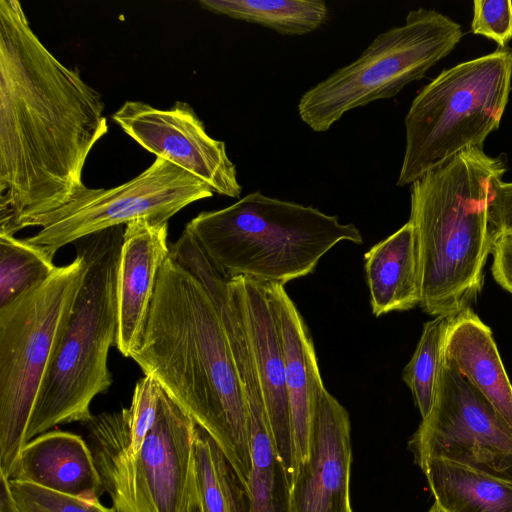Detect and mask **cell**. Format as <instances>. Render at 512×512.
I'll use <instances>...</instances> for the list:
<instances>
[{
    "label": "cell",
    "instance_id": "obj_31",
    "mask_svg": "<svg viewBox=\"0 0 512 512\" xmlns=\"http://www.w3.org/2000/svg\"><path fill=\"white\" fill-rule=\"evenodd\" d=\"M0 512H18L15 506L8 478L0 473Z\"/></svg>",
    "mask_w": 512,
    "mask_h": 512
},
{
    "label": "cell",
    "instance_id": "obj_23",
    "mask_svg": "<svg viewBox=\"0 0 512 512\" xmlns=\"http://www.w3.org/2000/svg\"><path fill=\"white\" fill-rule=\"evenodd\" d=\"M194 454L203 512H248V490L217 443L196 426Z\"/></svg>",
    "mask_w": 512,
    "mask_h": 512
},
{
    "label": "cell",
    "instance_id": "obj_21",
    "mask_svg": "<svg viewBox=\"0 0 512 512\" xmlns=\"http://www.w3.org/2000/svg\"><path fill=\"white\" fill-rule=\"evenodd\" d=\"M203 9L258 24L283 35H304L328 17L323 0H200Z\"/></svg>",
    "mask_w": 512,
    "mask_h": 512
},
{
    "label": "cell",
    "instance_id": "obj_27",
    "mask_svg": "<svg viewBox=\"0 0 512 512\" xmlns=\"http://www.w3.org/2000/svg\"><path fill=\"white\" fill-rule=\"evenodd\" d=\"M161 397V386L149 375H144L135 385L132 403L128 408L129 436L127 449L131 454L140 448L153 426Z\"/></svg>",
    "mask_w": 512,
    "mask_h": 512
},
{
    "label": "cell",
    "instance_id": "obj_29",
    "mask_svg": "<svg viewBox=\"0 0 512 512\" xmlns=\"http://www.w3.org/2000/svg\"><path fill=\"white\" fill-rule=\"evenodd\" d=\"M491 253L492 275L495 281L512 295V232L496 231Z\"/></svg>",
    "mask_w": 512,
    "mask_h": 512
},
{
    "label": "cell",
    "instance_id": "obj_14",
    "mask_svg": "<svg viewBox=\"0 0 512 512\" xmlns=\"http://www.w3.org/2000/svg\"><path fill=\"white\" fill-rule=\"evenodd\" d=\"M229 286L249 339L275 450L289 488L294 478V446L285 362L279 330L263 282L235 277Z\"/></svg>",
    "mask_w": 512,
    "mask_h": 512
},
{
    "label": "cell",
    "instance_id": "obj_25",
    "mask_svg": "<svg viewBox=\"0 0 512 512\" xmlns=\"http://www.w3.org/2000/svg\"><path fill=\"white\" fill-rule=\"evenodd\" d=\"M454 316H436L424 324L416 349L402 371V379L409 387L422 419L429 415L434 404L444 343Z\"/></svg>",
    "mask_w": 512,
    "mask_h": 512
},
{
    "label": "cell",
    "instance_id": "obj_7",
    "mask_svg": "<svg viewBox=\"0 0 512 512\" xmlns=\"http://www.w3.org/2000/svg\"><path fill=\"white\" fill-rule=\"evenodd\" d=\"M512 50L505 47L443 70L406 114L397 186L411 185L458 153L483 147L501 122L512 89Z\"/></svg>",
    "mask_w": 512,
    "mask_h": 512
},
{
    "label": "cell",
    "instance_id": "obj_10",
    "mask_svg": "<svg viewBox=\"0 0 512 512\" xmlns=\"http://www.w3.org/2000/svg\"><path fill=\"white\" fill-rule=\"evenodd\" d=\"M202 180L161 158L142 173L110 189L85 187L74 199L28 227L41 229L26 240L51 254L79 239L140 219L165 223L189 204L209 198Z\"/></svg>",
    "mask_w": 512,
    "mask_h": 512
},
{
    "label": "cell",
    "instance_id": "obj_13",
    "mask_svg": "<svg viewBox=\"0 0 512 512\" xmlns=\"http://www.w3.org/2000/svg\"><path fill=\"white\" fill-rule=\"evenodd\" d=\"M351 461L348 412L323 387L314 409L308 458L289 488L290 512H352Z\"/></svg>",
    "mask_w": 512,
    "mask_h": 512
},
{
    "label": "cell",
    "instance_id": "obj_32",
    "mask_svg": "<svg viewBox=\"0 0 512 512\" xmlns=\"http://www.w3.org/2000/svg\"><path fill=\"white\" fill-rule=\"evenodd\" d=\"M428 512H444L437 504H433Z\"/></svg>",
    "mask_w": 512,
    "mask_h": 512
},
{
    "label": "cell",
    "instance_id": "obj_19",
    "mask_svg": "<svg viewBox=\"0 0 512 512\" xmlns=\"http://www.w3.org/2000/svg\"><path fill=\"white\" fill-rule=\"evenodd\" d=\"M364 260L370 305L375 317L419 305L418 250L411 222L372 246Z\"/></svg>",
    "mask_w": 512,
    "mask_h": 512
},
{
    "label": "cell",
    "instance_id": "obj_12",
    "mask_svg": "<svg viewBox=\"0 0 512 512\" xmlns=\"http://www.w3.org/2000/svg\"><path fill=\"white\" fill-rule=\"evenodd\" d=\"M112 119L140 146L206 183L217 194L239 198L242 187L223 141L212 138L186 102L157 109L126 101Z\"/></svg>",
    "mask_w": 512,
    "mask_h": 512
},
{
    "label": "cell",
    "instance_id": "obj_15",
    "mask_svg": "<svg viewBox=\"0 0 512 512\" xmlns=\"http://www.w3.org/2000/svg\"><path fill=\"white\" fill-rule=\"evenodd\" d=\"M170 255L168 222L125 225L118 269L116 348L130 358L140 347L160 270Z\"/></svg>",
    "mask_w": 512,
    "mask_h": 512
},
{
    "label": "cell",
    "instance_id": "obj_9",
    "mask_svg": "<svg viewBox=\"0 0 512 512\" xmlns=\"http://www.w3.org/2000/svg\"><path fill=\"white\" fill-rule=\"evenodd\" d=\"M463 36L458 23L418 8L405 23L375 37L359 57L308 89L297 106L314 132H325L352 109L396 96L446 57Z\"/></svg>",
    "mask_w": 512,
    "mask_h": 512
},
{
    "label": "cell",
    "instance_id": "obj_22",
    "mask_svg": "<svg viewBox=\"0 0 512 512\" xmlns=\"http://www.w3.org/2000/svg\"><path fill=\"white\" fill-rule=\"evenodd\" d=\"M251 475L248 512H290L289 484L264 408L249 410Z\"/></svg>",
    "mask_w": 512,
    "mask_h": 512
},
{
    "label": "cell",
    "instance_id": "obj_26",
    "mask_svg": "<svg viewBox=\"0 0 512 512\" xmlns=\"http://www.w3.org/2000/svg\"><path fill=\"white\" fill-rule=\"evenodd\" d=\"M8 482L18 512H113L99 499H83L28 482Z\"/></svg>",
    "mask_w": 512,
    "mask_h": 512
},
{
    "label": "cell",
    "instance_id": "obj_2",
    "mask_svg": "<svg viewBox=\"0 0 512 512\" xmlns=\"http://www.w3.org/2000/svg\"><path fill=\"white\" fill-rule=\"evenodd\" d=\"M130 358L212 437L247 488L249 415L232 350L207 289L171 254Z\"/></svg>",
    "mask_w": 512,
    "mask_h": 512
},
{
    "label": "cell",
    "instance_id": "obj_8",
    "mask_svg": "<svg viewBox=\"0 0 512 512\" xmlns=\"http://www.w3.org/2000/svg\"><path fill=\"white\" fill-rule=\"evenodd\" d=\"M86 272L76 251L71 263L0 308V473L7 478Z\"/></svg>",
    "mask_w": 512,
    "mask_h": 512
},
{
    "label": "cell",
    "instance_id": "obj_1",
    "mask_svg": "<svg viewBox=\"0 0 512 512\" xmlns=\"http://www.w3.org/2000/svg\"><path fill=\"white\" fill-rule=\"evenodd\" d=\"M104 102L33 32L21 4L0 1V235H14L81 192L108 130Z\"/></svg>",
    "mask_w": 512,
    "mask_h": 512
},
{
    "label": "cell",
    "instance_id": "obj_16",
    "mask_svg": "<svg viewBox=\"0 0 512 512\" xmlns=\"http://www.w3.org/2000/svg\"><path fill=\"white\" fill-rule=\"evenodd\" d=\"M263 283L283 349L294 446V480L309 455L314 409L319 392L325 386L312 337L295 303L284 285Z\"/></svg>",
    "mask_w": 512,
    "mask_h": 512
},
{
    "label": "cell",
    "instance_id": "obj_28",
    "mask_svg": "<svg viewBox=\"0 0 512 512\" xmlns=\"http://www.w3.org/2000/svg\"><path fill=\"white\" fill-rule=\"evenodd\" d=\"M472 33L495 41L505 48L512 40V1L475 0Z\"/></svg>",
    "mask_w": 512,
    "mask_h": 512
},
{
    "label": "cell",
    "instance_id": "obj_18",
    "mask_svg": "<svg viewBox=\"0 0 512 512\" xmlns=\"http://www.w3.org/2000/svg\"><path fill=\"white\" fill-rule=\"evenodd\" d=\"M443 354L512 430V384L491 329L470 307L452 319Z\"/></svg>",
    "mask_w": 512,
    "mask_h": 512
},
{
    "label": "cell",
    "instance_id": "obj_17",
    "mask_svg": "<svg viewBox=\"0 0 512 512\" xmlns=\"http://www.w3.org/2000/svg\"><path fill=\"white\" fill-rule=\"evenodd\" d=\"M8 479L88 500L104 493L88 443L62 430L47 431L28 441Z\"/></svg>",
    "mask_w": 512,
    "mask_h": 512
},
{
    "label": "cell",
    "instance_id": "obj_24",
    "mask_svg": "<svg viewBox=\"0 0 512 512\" xmlns=\"http://www.w3.org/2000/svg\"><path fill=\"white\" fill-rule=\"evenodd\" d=\"M54 256L26 239L0 235V308L46 281L57 268Z\"/></svg>",
    "mask_w": 512,
    "mask_h": 512
},
{
    "label": "cell",
    "instance_id": "obj_20",
    "mask_svg": "<svg viewBox=\"0 0 512 512\" xmlns=\"http://www.w3.org/2000/svg\"><path fill=\"white\" fill-rule=\"evenodd\" d=\"M417 465L444 512H512L511 482L443 457Z\"/></svg>",
    "mask_w": 512,
    "mask_h": 512
},
{
    "label": "cell",
    "instance_id": "obj_3",
    "mask_svg": "<svg viewBox=\"0 0 512 512\" xmlns=\"http://www.w3.org/2000/svg\"><path fill=\"white\" fill-rule=\"evenodd\" d=\"M505 172L501 157L472 147L410 185L419 306L427 314H456L481 290L495 233L491 208Z\"/></svg>",
    "mask_w": 512,
    "mask_h": 512
},
{
    "label": "cell",
    "instance_id": "obj_30",
    "mask_svg": "<svg viewBox=\"0 0 512 512\" xmlns=\"http://www.w3.org/2000/svg\"><path fill=\"white\" fill-rule=\"evenodd\" d=\"M492 223L496 231L512 232V182L498 185L491 208Z\"/></svg>",
    "mask_w": 512,
    "mask_h": 512
},
{
    "label": "cell",
    "instance_id": "obj_6",
    "mask_svg": "<svg viewBox=\"0 0 512 512\" xmlns=\"http://www.w3.org/2000/svg\"><path fill=\"white\" fill-rule=\"evenodd\" d=\"M88 445L113 512H203L197 484V424L161 388L155 422L141 448L127 449L128 408L87 423Z\"/></svg>",
    "mask_w": 512,
    "mask_h": 512
},
{
    "label": "cell",
    "instance_id": "obj_5",
    "mask_svg": "<svg viewBox=\"0 0 512 512\" xmlns=\"http://www.w3.org/2000/svg\"><path fill=\"white\" fill-rule=\"evenodd\" d=\"M122 226L76 241L87 272L25 433V444L59 424L88 423L92 400L112 385L108 353L118 331Z\"/></svg>",
    "mask_w": 512,
    "mask_h": 512
},
{
    "label": "cell",
    "instance_id": "obj_11",
    "mask_svg": "<svg viewBox=\"0 0 512 512\" xmlns=\"http://www.w3.org/2000/svg\"><path fill=\"white\" fill-rule=\"evenodd\" d=\"M409 449L416 464L443 457L512 483V430L444 354L433 407Z\"/></svg>",
    "mask_w": 512,
    "mask_h": 512
},
{
    "label": "cell",
    "instance_id": "obj_4",
    "mask_svg": "<svg viewBox=\"0 0 512 512\" xmlns=\"http://www.w3.org/2000/svg\"><path fill=\"white\" fill-rule=\"evenodd\" d=\"M184 229L228 279L246 277L282 285L311 274L341 241L363 243L360 230L341 223L337 215L260 191L228 207L203 211Z\"/></svg>",
    "mask_w": 512,
    "mask_h": 512
}]
</instances>
